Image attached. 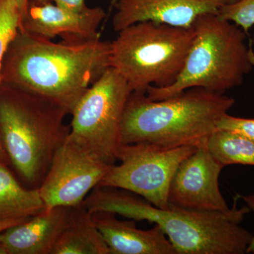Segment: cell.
<instances>
[{"mask_svg":"<svg viewBox=\"0 0 254 254\" xmlns=\"http://www.w3.org/2000/svg\"><path fill=\"white\" fill-rule=\"evenodd\" d=\"M45 210L38 189L23 188L0 162V220L29 218Z\"/></svg>","mask_w":254,"mask_h":254,"instance_id":"2e32d148","label":"cell"},{"mask_svg":"<svg viewBox=\"0 0 254 254\" xmlns=\"http://www.w3.org/2000/svg\"><path fill=\"white\" fill-rule=\"evenodd\" d=\"M0 254H8L7 250L2 243L0 242Z\"/></svg>","mask_w":254,"mask_h":254,"instance_id":"83f0119b","label":"cell"},{"mask_svg":"<svg viewBox=\"0 0 254 254\" xmlns=\"http://www.w3.org/2000/svg\"><path fill=\"white\" fill-rule=\"evenodd\" d=\"M11 86L0 91V141L23 180L38 189L55 153L69 135V112L40 95Z\"/></svg>","mask_w":254,"mask_h":254,"instance_id":"277c9868","label":"cell"},{"mask_svg":"<svg viewBox=\"0 0 254 254\" xmlns=\"http://www.w3.org/2000/svg\"><path fill=\"white\" fill-rule=\"evenodd\" d=\"M105 16L100 6L74 11L49 2L28 6L19 31L50 40L61 36L64 41H92L100 38L98 28Z\"/></svg>","mask_w":254,"mask_h":254,"instance_id":"7c38bea8","label":"cell"},{"mask_svg":"<svg viewBox=\"0 0 254 254\" xmlns=\"http://www.w3.org/2000/svg\"><path fill=\"white\" fill-rule=\"evenodd\" d=\"M224 167L214 158L207 143L198 146L182 162L173 177L169 205L205 211L230 210L219 187Z\"/></svg>","mask_w":254,"mask_h":254,"instance_id":"30bf717a","label":"cell"},{"mask_svg":"<svg viewBox=\"0 0 254 254\" xmlns=\"http://www.w3.org/2000/svg\"><path fill=\"white\" fill-rule=\"evenodd\" d=\"M220 17L231 21L246 33L254 25V0H240L232 4L223 5L219 9Z\"/></svg>","mask_w":254,"mask_h":254,"instance_id":"d6986e66","label":"cell"},{"mask_svg":"<svg viewBox=\"0 0 254 254\" xmlns=\"http://www.w3.org/2000/svg\"><path fill=\"white\" fill-rule=\"evenodd\" d=\"M131 92L123 76L113 68L107 69L73 108L68 137L115 165L124 111Z\"/></svg>","mask_w":254,"mask_h":254,"instance_id":"52a82bcc","label":"cell"},{"mask_svg":"<svg viewBox=\"0 0 254 254\" xmlns=\"http://www.w3.org/2000/svg\"><path fill=\"white\" fill-rule=\"evenodd\" d=\"M110 166L68 136L55 153L38 188L46 209L81 204L103 180Z\"/></svg>","mask_w":254,"mask_h":254,"instance_id":"9c48e42d","label":"cell"},{"mask_svg":"<svg viewBox=\"0 0 254 254\" xmlns=\"http://www.w3.org/2000/svg\"><path fill=\"white\" fill-rule=\"evenodd\" d=\"M15 1H16V4L18 5V9H19L20 14H21V20L23 19V16H25V14H26V11H27V0H15Z\"/></svg>","mask_w":254,"mask_h":254,"instance_id":"cb8c5ba5","label":"cell"},{"mask_svg":"<svg viewBox=\"0 0 254 254\" xmlns=\"http://www.w3.org/2000/svg\"><path fill=\"white\" fill-rule=\"evenodd\" d=\"M55 4L70 11H80L86 7L85 0H53Z\"/></svg>","mask_w":254,"mask_h":254,"instance_id":"44dd1931","label":"cell"},{"mask_svg":"<svg viewBox=\"0 0 254 254\" xmlns=\"http://www.w3.org/2000/svg\"><path fill=\"white\" fill-rule=\"evenodd\" d=\"M116 214L100 211L92 213L93 222L103 235L111 254H177L158 225L150 230L136 227L133 220L122 221Z\"/></svg>","mask_w":254,"mask_h":254,"instance_id":"4fadbf2b","label":"cell"},{"mask_svg":"<svg viewBox=\"0 0 254 254\" xmlns=\"http://www.w3.org/2000/svg\"><path fill=\"white\" fill-rule=\"evenodd\" d=\"M223 5L232 4L238 2L240 0H221Z\"/></svg>","mask_w":254,"mask_h":254,"instance_id":"4316f807","label":"cell"},{"mask_svg":"<svg viewBox=\"0 0 254 254\" xmlns=\"http://www.w3.org/2000/svg\"><path fill=\"white\" fill-rule=\"evenodd\" d=\"M217 128L235 132L254 141V119L237 118L227 113L217 124Z\"/></svg>","mask_w":254,"mask_h":254,"instance_id":"ffe728a7","label":"cell"},{"mask_svg":"<svg viewBox=\"0 0 254 254\" xmlns=\"http://www.w3.org/2000/svg\"><path fill=\"white\" fill-rule=\"evenodd\" d=\"M221 0H118L114 6V31L143 21L190 28L198 16L218 14Z\"/></svg>","mask_w":254,"mask_h":254,"instance_id":"8fae6325","label":"cell"},{"mask_svg":"<svg viewBox=\"0 0 254 254\" xmlns=\"http://www.w3.org/2000/svg\"><path fill=\"white\" fill-rule=\"evenodd\" d=\"M110 52L111 42L100 38L54 43L19 31L3 60L1 83L40 95L71 114L110 68Z\"/></svg>","mask_w":254,"mask_h":254,"instance_id":"6da1fadb","label":"cell"},{"mask_svg":"<svg viewBox=\"0 0 254 254\" xmlns=\"http://www.w3.org/2000/svg\"><path fill=\"white\" fill-rule=\"evenodd\" d=\"M235 100L224 93L192 88L160 100L132 91L120 130V145L146 143L164 149L205 144Z\"/></svg>","mask_w":254,"mask_h":254,"instance_id":"3957f363","label":"cell"},{"mask_svg":"<svg viewBox=\"0 0 254 254\" xmlns=\"http://www.w3.org/2000/svg\"><path fill=\"white\" fill-rule=\"evenodd\" d=\"M194 38L193 28L143 21L118 32L111 42L110 67L132 91L173 85L181 73Z\"/></svg>","mask_w":254,"mask_h":254,"instance_id":"8992f818","label":"cell"},{"mask_svg":"<svg viewBox=\"0 0 254 254\" xmlns=\"http://www.w3.org/2000/svg\"><path fill=\"white\" fill-rule=\"evenodd\" d=\"M118 0H110V10L114 9V6L118 2Z\"/></svg>","mask_w":254,"mask_h":254,"instance_id":"f1b7e54d","label":"cell"},{"mask_svg":"<svg viewBox=\"0 0 254 254\" xmlns=\"http://www.w3.org/2000/svg\"><path fill=\"white\" fill-rule=\"evenodd\" d=\"M71 208L46 209L3 232L0 242L8 254H51L67 222Z\"/></svg>","mask_w":254,"mask_h":254,"instance_id":"5bb4252c","label":"cell"},{"mask_svg":"<svg viewBox=\"0 0 254 254\" xmlns=\"http://www.w3.org/2000/svg\"><path fill=\"white\" fill-rule=\"evenodd\" d=\"M240 198L243 199L247 206L250 208L251 210L254 212V193L245 195H239ZM247 254H254V235L253 239L251 241L250 245L247 247Z\"/></svg>","mask_w":254,"mask_h":254,"instance_id":"7402d4cb","label":"cell"},{"mask_svg":"<svg viewBox=\"0 0 254 254\" xmlns=\"http://www.w3.org/2000/svg\"><path fill=\"white\" fill-rule=\"evenodd\" d=\"M0 84H1V82H0ZM7 155H6V153H5L2 145H1V141H0V162L5 163L7 161Z\"/></svg>","mask_w":254,"mask_h":254,"instance_id":"484cf974","label":"cell"},{"mask_svg":"<svg viewBox=\"0 0 254 254\" xmlns=\"http://www.w3.org/2000/svg\"><path fill=\"white\" fill-rule=\"evenodd\" d=\"M237 200L229 211H205L170 205L157 208L129 190L96 187L83 201L90 213L110 212L135 221L158 225L177 254H245L254 235L241 225L251 210L238 208Z\"/></svg>","mask_w":254,"mask_h":254,"instance_id":"7a4b0ae2","label":"cell"},{"mask_svg":"<svg viewBox=\"0 0 254 254\" xmlns=\"http://www.w3.org/2000/svg\"><path fill=\"white\" fill-rule=\"evenodd\" d=\"M28 219V218L0 220V237H1V234H2L4 231H6V230H8V229L22 223V222L26 221Z\"/></svg>","mask_w":254,"mask_h":254,"instance_id":"603a6c76","label":"cell"},{"mask_svg":"<svg viewBox=\"0 0 254 254\" xmlns=\"http://www.w3.org/2000/svg\"><path fill=\"white\" fill-rule=\"evenodd\" d=\"M52 1L53 0H27L28 7V6L47 4V3L52 2Z\"/></svg>","mask_w":254,"mask_h":254,"instance_id":"d4e9b609","label":"cell"},{"mask_svg":"<svg viewBox=\"0 0 254 254\" xmlns=\"http://www.w3.org/2000/svg\"><path fill=\"white\" fill-rule=\"evenodd\" d=\"M192 28L194 38L177 81L165 88L150 86L145 91L149 99H165L192 88L225 93L242 85L252 71L254 50L236 24L218 14H205L195 20Z\"/></svg>","mask_w":254,"mask_h":254,"instance_id":"5b68a950","label":"cell"},{"mask_svg":"<svg viewBox=\"0 0 254 254\" xmlns=\"http://www.w3.org/2000/svg\"><path fill=\"white\" fill-rule=\"evenodd\" d=\"M198 147L164 149L146 143L120 145L119 165L110 166L97 187L123 189L157 208L168 209L169 189L177 169Z\"/></svg>","mask_w":254,"mask_h":254,"instance_id":"ba28073f","label":"cell"},{"mask_svg":"<svg viewBox=\"0 0 254 254\" xmlns=\"http://www.w3.org/2000/svg\"><path fill=\"white\" fill-rule=\"evenodd\" d=\"M207 147L222 166L240 164L254 166V141L235 132L217 130Z\"/></svg>","mask_w":254,"mask_h":254,"instance_id":"e0dca14e","label":"cell"},{"mask_svg":"<svg viewBox=\"0 0 254 254\" xmlns=\"http://www.w3.org/2000/svg\"><path fill=\"white\" fill-rule=\"evenodd\" d=\"M21 18L15 0H0V82L3 60L19 32Z\"/></svg>","mask_w":254,"mask_h":254,"instance_id":"ac0fdd59","label":"cell"},{"mask_svg":"<svg viewBox=\"0 0 254 254\" xmlns=\"http://www.w3.org/2000/svg\"><path fill=\"white\" fill-rule=\"evenodd\" d=\"M51 254H110L109 247L83 203L69 217Z\"/></svg>","mask_w":254,"mask_h":254,"instance_id":"9a60e30c","label":"cell"},{"mask_svg":"<svg viewBox=\"0 0 254 254\" xmlns=\"http://www.w3.org/2000/svg\"><path fill=\"white\" fill-rule=\"evenodd\" d=\"M253 44H254V38H253Z\"/></svg>","mask_w":254,"mask_h":254,"instance_id":"f546056e","label":"cell"}]
</instances>
